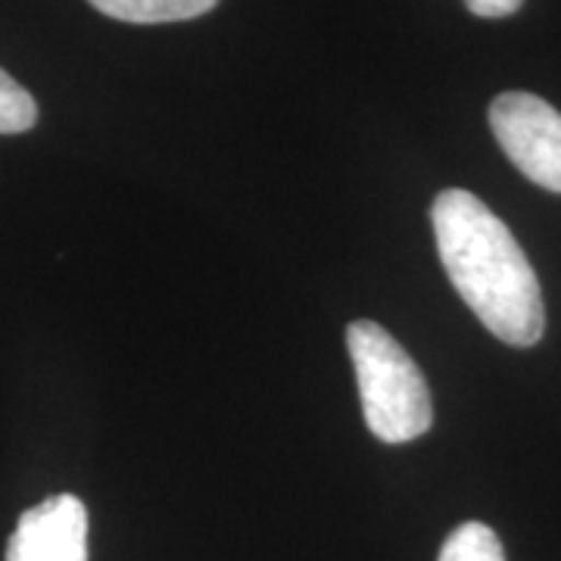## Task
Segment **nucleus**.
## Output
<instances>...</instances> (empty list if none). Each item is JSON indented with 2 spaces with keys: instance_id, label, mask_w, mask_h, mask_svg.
Segmentation results:
<instances>
[{
  "instance_id": "obj_1",
  "label": "nucleus",
  "mask_w": 561,
  "mask_h": 561,
  "mask_svg": "<svg viewBox=\"0 0 561 561\" xmlns=\"http://www.w3.org/2000/svg\"><path fill=\"white\" fill-rule=\"evenodd\" d=\"M440 262L481 324L508 346H534L546 331L542 290L505 221L471 191L449 187L431 206Z\"/></svg>"
},
{
  "instance_id": "obj_2",
  "label": "nucleus",
  "mask_w": 561,
  "mask_h": 561,
  "mask_svg": "<svg viewBox=\"0 0 561 561\" xmlns=\"http://www.w3.org/2000/svg\"><path fill=\"white\" fill-rule=\"evenodd\" d=\"M346 350L359 381L368 431L383 443H409L427 434L434 400L412 356L375 321L346 328Z\"/></svg>"
},
{
  "instance_id": "obj_3",
  "label": "nucleus",
  "mask_w": 561,
  "mask_h": 561,
  "mask_svg": "<svg viewBox=\"0 0 561 561\" xmlns=\"http://www.w3.org/2000/svg\"><path fill=\"white\" fill-rule=\"evenodd\" d=\"M490 128L524 179L561 194V113L537 94L505 91L490 103Z\"/></svg>"
},
{
  "instance_id": "obj_4",
  "label": "nucleus",
  "mask_w": 561,
  "mask_h": 561,
  "mask_svg": "<svg viewBox=\"0 0 561 561\" xmlns=\"http://www.w3.org/2000/svg\"><path fill=\"white\" fill-rule=\"evenodd\" d=\"M7 561H88V508L60 493L25 508L7 542Z\"/></svg>"
},
{
  "instance_id": "obj_5",
  "label": "nucleus",
  "mask_w": 561,
  "mask_h": 561,
  "mask_svg": "<svg viewBox=\"0 0 561 561\" xmlns=\"http://www.w3.org/2000/svg\"><path fill=\"white\" fill-rule=\"evenodd\" d=\"M103 16L135 25H160V22L197 20L209 13L219 0H88Z\"/></svg>"
},
{
  "instance_id": "obj_6",
  "label": "nucleus",
  "mask_w": 561,
  "mask_h": 561,
  "mask_svg": "<svg viewBox=\"0 0 561 561\" xmlns=\"http://www.w3.org/2000/svg\"><path fill=\"white\" fill-rule=\"evenodd\" d=\"M437 561H505L500 537L481 522L459 524L440 549Z\"/></svg>"
},
{
  "instance_id": "obj_7",
  "label": "nucleus",
  "mask_w": 561,
  "mask_h": 561,
  "mask_svg": "<svg viewBox=\"0 0 561 561\" xmlns=\"http://www.w3.org/2000/svg\"><path fill=\"white\" fill-rule=\"evenodd\" d=\"M38 122V103L10 72L0 69V135H22Z\"/></svg>"
},
{
  "instance_id": "obj_8",
  "label": "nucleus",
  "mask_w": 561,
  "mask_h": 561,
  "mask_svg": "<svg viewBox=\"0 0 561 561\" xmlns=\"http://www.w3.org/2000/svg\"><path fill=\"white\" fill-rule=\"evenodd\" d=\"M524 0H465V7L481 20H502L522 10Z\"/></svg>"
}]
</instances>
